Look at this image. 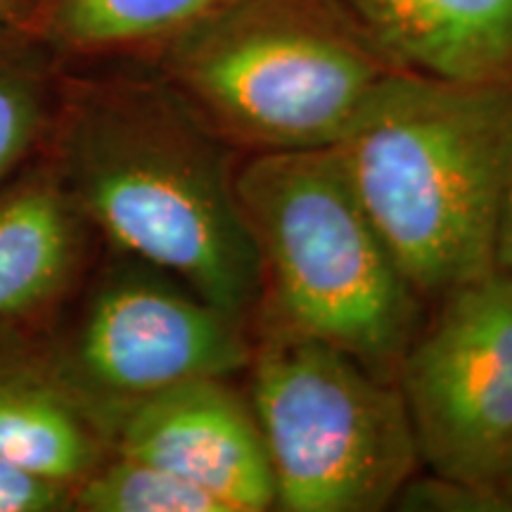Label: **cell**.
<instances>
[{
    "label": "cell",
    "mask_w": 512,
    "mask_h": 512,
    "mask_svg": "<svg viewBox=\"0 0 512 512\" xmlns=\"http://www.w3.org/2000/svg\"><path fill=\"white\" fill-rule=\"evenodd\" d=\"M392 60L467 83H512V0H342Z\"/></svg>",
    "instance_id": "30bf717a"
},
{
    "label": "cell",
    "mask_w": 512,
    "mask_h": 512,
    "mask_svg": "<svg viewBox=\"0 0 512 512\" xmlns=\"http://www.w3.org/2000/svg\"><path fill=\"white\" fill-rule=\"evenodd\" d=\"M110 444L200 486L226 512L275 508L264 437L228 377H200L143 401L114 427Z\"/></svg>",
    "instance_id": "9c48e42d"
},
{
    "label": "cell",
    "mask_w": 512,
    "mask_h": 512,
    "mask_svg": "<svg viewBox=\"0 0 512 512\" xmlns=\"http://www.w3.org/2000/svg\"><path fill=\"white\" fill-rule=\"evenodd\" d=\"M76 512H226L223 505L164 467L110 453L74 491Z\"/></svg>",
    "instance_id": "5bb4252c"
},
{
    "label": "cell",
    "mask_w": 512,
    "mask_h": 512,
    "mask_svg": "<svg viewBox=\"0 0 512 512\" xmlns=\"http://www.w3.org/2000/svg\"><path fill=\"white\" fill-rule=\"evenodd\" d=\"M64 67L34 31L0 27V190L46 147Z\"/></svg>",
    "instance_id": "4fadbf2b"
},
{
    "label": "cell",
    "mask_w": 512,
    "mask_h": 512,
    "mask_svg": "<svg viewBox=\"0 0 512 512\" xmlns=\"http://www.w3.org/2000/svg\"><path fill=\"white\" fill-rule=\"evenodd\" d=\"M494 498H496L498 510H512V444H510L508 456L503 460L501 472H498Z\"/></svg>",
    "instance_id": "ac0fdd59"
},
{
    "label": "cell",
    "mask_w": 512,
    "mask_h": 512,
    "mask_svg": "<svg viewBox=\"0 0 512 512\" xmlns=\"http://www.w3.org/2000/svg\"><path fill=\"white\" fill-rule=\"evenodd\" d=\"M110 453V439L41 370H0V458L76 491Z\"/></svg>",
    "instance_id": "8fae6325"
},
{
    "label": "cell",
    "mask_w": 512,
    "mask_h": 512,
    "mask_svg": "<svg viewBox=\"0 0 512 512\" xmlns=\"http://www.w3.org/2000/svg\"><path fill=\"white\" fill-rule=\"evenodd\" d=\"M247 368L275 508L375 512L401 494L420 453L399 384L271 318Z\"/></svg>",
    "instance_id": "5b68a950"
},
{
    "label": "cell",
    "mask_w": 512,
    "mask_h": 512,
    "mask_svg": "<svg viewBox=\"0 0 512 512\" xmlns=\"http://www.w3.org/2000/svg\"><path fill=\"white\" fill-rule=\"evenodd\" d=\"M100 247L43 152L0 190V370L34 358Z\"/></svg>",
    "instance_id": "ba28073f"
},
{
    "label": "cell",
    "mask_w": 512,
    "mask_h": 512,
    "mask_svg": "<svg viewBox=\"0 0 512 512\" xmlns=\"http://www.w3.org/2000/svg\"><path fill=\"white\" fill-rule=\"evenodd\" d=\"M74 486L0 458V512H69Z\"/></svg>",
    "instance_id": "9a60e30c"
},
{
    "label": "cell",
    "mask_w": 512,
    "mask_h": 512,
    "mask_svg": "<svg viewBox=\"0 0 512 512\" xmlns=\"http://www.w3.org/2000/svg\"><path fill=\"white\" fill-rule=\"evenodd\" d=\"M0 27L38 34V0H0Z\"/></svg>",
    "instance_id": "e0dca14e"
},
{
    "label": "cell",
    "mask_w": 512,
    "mask_h": 512,
    "mask_svg": "<svg viewBox=\"0 0 512 512\" xmlns=\"http://www.w3.org/2000/svg\"><path fill=\"white\" fill-rule=\"evenodd\" d=\"M219 0H38V36L64 64L150 62Z\"/></svg>",
    "instance_id": "7c38bea8"
},
{
    "label": "cell",
    "mask_w": 512,
    "mask_h": 512,
    "mask_svg": "<svg viewBox=\"0 0 512 512\" xmlns=\"http://www.w3.org/2000/svg\"><path fill=\"white\" fill-rule=\"evenodd\" d=\"M105 252L29 366L72 396L110 439L121 418L152 396L245 370L252 344L245 320L183 280L136 256Z\"/></svg>",
    "instance_id": "8992f818"
},
{
    "label": "cell",
    "mask_w": 512,
    "mask_h": 512,
    "mask_svg": "<svg viewBox=\"0 0 512 512\" xmlns=\"http://www.w3.org/2000/svg\"><path fill=\"white\" fill-rule=\"evenodd\" d=\"M420 463L498 510L512 444V275L491 271L441 297L396 375Z\"/></svg>",
    "instance_id": "52a82bcc"
},
{
    "label": "cell",
    "mask_w": 512,
    "mask_h": 512,
    "mask_svg": "<svg viewBox=\"0 0 512 512\" xmlns=\"http://www.w3.org/2000/svg\"><path fill=\"white\" fill-rule=\"evenodd\" d=\"M43 157L105 247L240 320L264 299L235 147L152 64H67Z\"/></svg>",
    "instance_id": "6da1fadb"
},
{
    "label": "cell",
    "mask_w": 512,
    "mask_h": 512,
    "mask_svg": "<svg viewBox=\"0 0 512 512\" xmlns=\"http://www.w3.org/2000/svg\"><path fill=\"white\" fill-rule=\"evenodd\" d=\"M332 147L420 299H441L496 271L512 83L451 81L401 67Z\"/></svg>",
    "instance_id": "7a4b0ae2"
},
{
    "label": "cell",
    "mask_w": 512,
    "mask_h": 512,
    "mask_svg": "<svg viewBox=\"0 0 512 512\" xmlns=\"http://www.w3.org/2000/svg\"><path fill=\"white\" fill-rule=\"evenodd\" d=\"M235 188L261 264L268 318L396 382L420 297L358 202L335 147L252 152Z\"/></svg>",
    "instance_id": "277c9868"
},
{
    "label": "cell",
    "mask_w": 512,
    "mask_h": 512,
    "mask_svg": "<svg viewBox=\"0 0 512 512\" xmlns=\"http://www.w3.org/2000/svg\"><path fill=\"white\" fill-rule=\"evenodd\" d=\"M233 147H332L401 69L342 0H219L150 62Z\"/></svg>",
    "instance_id": "3957f363"
},
{
    "label": "cell",
    "mask_w": 512,
    "mask_h": 512,
    "mask_svg": "<svg viewBox=\"0 0 512 512\" xmlns=\"http://www.w3.org/2000/svg\"><path fill=\"white\" fill-rule=\"evenodd\" d=\"M496 268L512 275V155L508 164V176H505L501 221H498V240H496Z\"/></svg>",
    "instance_id": "2e32d148"
}]
</instances>
